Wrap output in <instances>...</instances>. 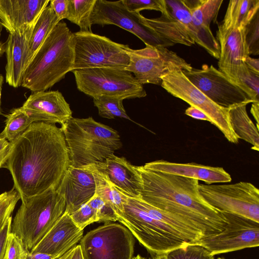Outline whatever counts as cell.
<instances>
[{"instance_id": "obj_29", "label": "cell", "mask_w": 259, "mask_h": 259, "mask_svg": "<svg viewBox=\"0 0 259 259\" xmlns=\"http://www.w3.org/2000/svg\"><path fill=\"white\" fill-rule=\"evenodd\" d=\"M88 166L94 175L96 185L95 193L111 205L115 214L121 212L123 209L122 194L94 164Z\"/></svg>"}, {"instance_id": "obj_10", "label": "cell", "mask_w": 259, "mask_h": 259, "mask_svg": "<svg viewBox=\"0 0 259 259\" xmlns=\"http://www.w3.org/2000/svg\"><path fill=\"white\" fill-rule=\"evenodd\" d=\"M135 242L126 227L110 222L88 232L79 245L83 259H132Z\"/></svg>"}, {"instance_id": "obj_41", "label": "cell", "mask_w": 259, "mask_h": 259, "mask_svg": "<svg viewBox=\"0 0 259 259\" xmlns=\"http://www.w3.org/2000/svg\"><path fill=\"white\" fill-rule=\"evenodd\" d=\"M28 251L22 240L11 232L8 236L4 259H25Z\"/></svg>"}, {"instance_id": "obj_9", "label": "cell", "mask_w": 259, "mask_h": 259, "mask_svg": "<svg viewBox=\"0 0 259 259\" xmlns=\"http://www.w3.org/2000/svg\"><path fill=\"white\" fill-rule=\"evenodd\" d=\"M74 63L73 70L95 68L125 69L130 58L124 45L92 32L73 33Z\"/></svg>"}, {"instance_id": "obj_51", "label": "cell", "mask_w": 259, "mask_h": 259, "mask_svg": "<svg viewBox=\"0 0 259 259\" xmlns=\"http://www.w3.org/2000/svg\"><path fill=\"white\" fill-rule=\"evenodd\" d=\"M148 259H166V254L154 255L151 258Z\"/></svg>"}, {"instance_id": "obj_53", "label": "cell", "mask_w": 259, "mask_h": 259, "mask_svg": "<svg viewBox=\"0 0 259 259\" xmlns=\"http://www.w3.org/2000/svg\"><path fill=\"white\" fill-rule=\"evenodd\" d=\"M132 259H148V258L144 257L140 254H138L136 256L133 257Z\"/></svg>"}, {"instance_id": "obj_21", "label": "cell", "mask_w": 259, "mask_h": 259, "mask_svg": "<svg viewBox=\"0 0 259 259\" xmlns=\"http://www.w3.org/2000/svg\"><path fill=\"white\" fill-rule=\"evenodd\" d=\"M50 0H0V22L9 33L34 25Z\"/></svg>"}, {"instance_id": "obj_34", "label": "cell", "mask_w": 259, "mask_h": 259, "mask_svg": "<svg viewBox=\"0 0 259 259\" xmlns=\"http://www.w3.org/2000/svg\"><path fill=\"white\" fill-rule=\"evenodd\" d=\"M123 101L122 99L107 96L93 99L94 106L97 108L100 116L108 119L120 117L131 120L126 113Z\"/></svg>"}, {"instance_id": "obj_3", "label": "cell", "mask_w": 259, "mask_h": 259, "mask_svg": "<svg viewBox=\"0 0 259 259\" xmlns=\"http://www.w3.org/2000/svg\"><path fill=\"white\" fill-rule=\"evenodd\" d=\"M74 63V34L61 21L26 68L21 87L32 92L47 91L72 71Z\"/></svg>"}, {"instance_id": "obj_2", "label": "cell", "mask_w": 259, "mask_h": 259, "mask_svg": "<svg viewBox=\"0 0 259 259\" xmlns=\"http://www.w3.org/2000/svg\"><path fill=\"white\" fill-rule=\"evenodd\" d=\"M141 187L140 198L164 211L188 222L204 237L223 231L227 221L223 212L208 203L200 194L199 181L155 171L137 166Z\"/></svg>"}, {"instance_id": "obj_12", "label": "cell", "mask_w": 259, "mask_h": 259, "mask_svg": "<svg viewBox=\"0 0 259 259\" xmlns=\"http://www.w3.org/2000/svg\"><path fill=\"white\" fill-rule=\"evenodd\" d=\"M161 86L175 97L203 112L229 142L238 143L239 138L229 122L228 108L220 107L211 101L188 79L182 70L175 71L164 76Z\"/></svg>"}, {"instance_id": "obj_18", "label": "cell", "mask_w": 259, "mask_h": 259, "mask_svg": "<svg viewBox=\"0 0 259 259\" xmlns=\"http://www.w3.org/2000/svg\"><path fill=\"white\" fill-rule=\"evenodd\" d=\"M83 230L77 227L66 212L57 220L31 253H44L59 258L76 245L83 237Z\"/></svg>"}, {"instance_id": "obj_31", "label": "cell", "mask_w": 259, "mask_h": 259, "mask_svg": "<svg viewBox=\"0 0 259 259\" xmlns=\"http://www.w3.org/2000/svg\"><path fill=\"white\" fill-rule=\"evenodd\" d=\"M253 101L259 102V73L249 69L245 63L236 67L229 78Z\"/></svg>"}, {"instance_id": "obj_24", "label": "cell", "mask_w": 259, "mask_h": 259, "mask_svg": "<svg viewBox=\"0 0 259 259\" xmlns=\"http://www.w3.org/2000/svg\"><path fill=\"white\" fill-rule=\"evenodd\" d=\"M150 170L202 181L207 185L230 182L232 178L223 167L195 163H179L157 160L144 165Z\"/></svg>"}, {"instance_id": "obj_26", "label": "cell", "mask_w": 259, "mask_h": 259, "mask_svg": "<svg viewBox=\"0 0 259 259\" xmlns=\"http://www.w3.org/2000/svg\"><path fill=\"white\" fill-rule=\"evenodd\" d=\"M249 102L234 105L228 108L231 126L239 138L252 145L251 149L259 150L258 129L249 117L246 106Z\"/></svg>"}, {"instance_id": "obj_1", "label": "cell", "mask_w": 259, "mask_h": 259, "mask_svg": "<svg viewBox=\"0 0 259 259\" xmlns=\"http://www.w3.org/2000/svg\"><path fill=\"white\" fill-rule=\"evenodd\" d=\"M70 165L61 128L55 124L33 122L11 143L4 167L10 172L21 201L56 189Z\"/></svg>"}, {"instance_id": "obj_54", "label": "cell", "mask_w": 259, "mask_h": 259, "mask_svg": "<svg viewBox=\"0 0 259 259\" xmlns=\"http://www.w3.org/2000/svg\"><path fill=\"white\" fill-rule=\"evenodd\" d=\"M3 26L0 22V39H1V32H2V29H3ZM2 42V41H1L0 40V43Z\"/></svg>"}, {"instance_id": "obj_40", "label": "cell", "mask_w": 259, "mask_h": 259, "mask_svg": "<svg viewBox=\"0 0 259 259\" xmlns=\"http://www.w3.org/2000/svg\"><path fill=\"white\" fill-rule=\"evenodd\" d=\"M121 2L129 11L137 13L144 10H155L161 13L165 10L164 0H122Z\"/></svg>"}, {"instance_id": "obj_22", "label": "cell", "mask_w": 259, "mask_h": 259, "mask_svg": "<svg viewBox=\"0 0 259 259\" xmlns=\"http://www.w3.org/2000/svg\"><path fill=\"white\" fill-rule=\"evenodd\" d=\"M217 40L220 46L219 70L229 79L237 66L249 56L244 29L224 28L218 26Z\"/></svg>"}, {"instance_id": "obj_42", "label": "cell", "mask_w": 259, "mask_h": 259, "mask_svg": "<svg viewBox=\"0 0 259 259\" xmlns=\"http://www.w3.org/2000/svg\"><path fill=\"white\" fill-rule=\"evenodd\" d=\"M49 5L61 21L68 15V0H51Z\"/></svg>"}, {"instance_id": "obj_47", "label": "cell", "mask_w": 259, "mask_h": 259, "mask_svg": "<svg viewBox=\"0 0 259 259\" xmlns=\"http://www.w3.org/2000/svg\"><path fill=\"white\" fill-rule=\"evenodd\" d=\"M66 254L59 258H55L51 255L46 253L40 252L31 253L28 251L25 259H64Z\"/></svg>"}, {"instance_id": "obj_20", "label": "cell", "mask_w": 259, "mask_h": 259, "mask_svg": "<svg viewBox=\"0 0 259 259\" xmlns=\"http://www.w3.org/2000/svg\"><path fill=\"white\" fill-rule=\"evenodd\" d=\"M35 25L9 33L5 41V80L14 88L21 86L28 45Z\"/></svg>"}, {"instance_id": "obj_44", "label": "cell", "mask_w": 259, "mask_h": 259, "mask_svg": "<svg viewBox=\"0 0 259 259\" xmlns=\"http://www.w3.org/2000/svg\"><path fill=\"white\" fill-rule=\"evenodd\" d=\"M11 148L10 143L0 134V168L4 167Z\"/></svg>"}, {"instance_id": "obj_15", "label": "cell", "mask_w": 259, "mask_h": 259, "mask_svg": "<svg viewBox=\"0 0 259 259\" xmlns=\"http://www.w3.org/2000/svg\"><path fill=\"white\" fill-rule=\"evenodd\" d=\"M188 79L211 101L225 108L253 101L238 86L213 65L204 64L201 69L182 70Z\"/></svg>"}, {"instance_id": "obj_11", "label": "cell", "mask_w": 259, "mask_h": 259, "mask_svg": "<svg viewBox=\"0 0 259 259\" xmlns=\"http://www.w3.org/2000/svg\"><path fill=\"white\" fill-rule=\"evenodd\" d=\"M199 191L208 203L220 211L259 222V190L251 183L199 184Z\"/></svg>"}, {"instance_id": "obj_45", "label": "cell", "mask_w": 259, "mask_h": 259, "mask_svg": "<svg viewBox=\"0 0 259 259\" xmlns=\"http://www.w3.org/2000/svg\"><path fill=\"white\" fill-rule=\"evenodd\" d=\"M185 114L194 119L207 121L211 123L209 118L201 110L193 106H190L185 111Z\"/></svg>"}, {"instance_id": "obj_49", "label": "cell", "mask_w": 259, "mask_h": 259, "mask_svg": "<svg viewBox=\"0 0 259 259\" xmlns=\"http://www.w3.org/2000/svg\"><path fill=\"white\" fill-rule=\"evenodd\" d=\"M259 102L252 103L250 112L256 120V127L258 129Z\"/></svg>"}, {"instance_id": "obj_55", "label": "cell", "mask_w": 259, "mask_h": 259, "mask_svg": "<svg viewBox=\"0 0 259 259\" xmlns=\"http://www.w3.org/2000/svg\"><path fill=\"white\" fill-rule=\"evenodd\" d=\"M217 259H225L224 257H218Z\"/></svg>"}, {"instance_id": "obj_37", "label": "cell", "mask_w": 259, "mask_h": 259, "mask_svg": "<svg viewBox=\"0 0 259 259\" xmlns=\"http://www.w3.org/2000/svg\"><path fill=\"white\" fill-rule=\"evenodd\" d=\"M249 55L259 54V11L244 28Z\"/></svg>"}, {"instance_id": "obj_52", "label": "cell", "mask_w": 259, "mask_h": 259, "mask_svg": "<svg viewBox=\"0 0 259 259\" xmlns=\"http://www.w3.org/2000/svg\"><path fill=\"white\" fill-rule=\"evenodd\" d=\"M5 52V42L0 43V57H1Z\"/></svg>"}, {"instance_id": "obj_50", "label": "cell", "mask_w": 259, "mask_h": 259, "mask_svg": "<svg viewBox=\"0 0 259 259\" xmlns=\"http://www.w3.org/2000/svg\"><path fill=\"white\" fill-rule=\"evenodd\" d=\"M4 82V77L3 75L0 73V115H3L1 105H2V89L3 86Z\"/></svg>"}, {"instance_id": "obj_38", "label": "cell", "mask_w": 259, "mask_h": 259, "mask_svg": "<svg viewBox=\"0 0 259 259\" xmlns=\"http://www.w3.org/2000/svg\"><path fill=\"white\" fill-rule=\"evenodd\" d=\"M88 203L96 211L98 222L106 223L117 221V217L111 205L96 193Z\"/></svg>"}, {"instance_id": "obj_19", "label": "cell", "mask_w": 259, "mask_h": 259, "mask_svg": "<svg viewBox=\"0 0 259 259\" xmlns=\"http://www.w3.org/2000/svg\"><path fill=\"white\" fill-rule=\"evenodd\" d=\"M191 13L193 24L197 30L198 45L211 56L219 59L220 46L210 28L215 20L223 0H182Z\"/></svg>"}, {"instance_id": "obj_23", "label": "cell", "mask_w": 259, "mask_h": 259, "mask_svg": "<svg viewBox=\"0 0 259 259\" xmlns=\"http://www.w3.org/2000/svg\"><path fill=\"white\" fill-rule=\"evenodd\" d=\"M103 172L109 182L120 192L133 198H140L141 181L137 166L124 157L113 154L103 162L94 164Z\"/></svg>"}, {"instance_id": "obj_16", "label": "cell", "mask_w": 259, "mask_h": 259, "mask_svg": "<svg viewBox=\"0 0 259 259\" xmlns=\"http://www.w3.org/2000/svg\"><path fill=\"white\" fill-rule=\"evenodd\" d=\"M22 107L34 122L62 125L72 117L69 104L58 90L32 92Z\"/></svg>"}, {"instance_id": "obj_30", "label": "cell", "mask_w": 259, "mask_h": 259, "mask_svg": "<svg viewBox=\"0 0 259 259\" xmlns=\"http://www.w3.org/2000/svg\"><path fill=\"white\" fill-rule=\"evenodd\" d=\"M96 0H68L66 19L77 25L81 32H92L91 15Z\"/></svg>"}, {"instance_id": "obj_33", "label": "cell", "mask_w": 259, "mask_h": 259, "mask_svg": "<svg viewBox=\"0 0 259 259\" xmlns=\"http://www.w3.org/2000/svg\"><path fill=\"white\" fill-rule=\"evenodd\" d=\"M165 11L172 18L183 24L190 33L195 43L198 44L197 30L193 24L190 12L182 0H164Z\"/></svg>"}, {"instance_id": "obj_35", "label": "cell", "mask_w": 259, "mask_h": 259, "mask_svg": "<svg viewBox=\"0 0 259 259\" xmlns=\"http://www.w3.org/2000/svg\"><path fill=\"white\" fill-rule=\"evenodd\" d=\"M166 259H214L209 252L198 243H189L166 253Z\"/></svg>"}, {"instance_id": "obj_17", "label": "cell", "mask_w": 259, "mask_h": 259, "mask_svg": "<svg viewBox=\"0 0 259 259\" xmlns=\"http://www.w3.org/2000/svg\"><path fill=\"white\" fill-rule=\"evenodd\" d=\"M56 190L65 198V211L69 214L87 203L96 192L94 175L89 166L76 168L70 165Z\"/></svg>"}, {"instance_id": "obj_36", "label": "cell", "mask_w": 259, "mask_h": 259, "mask_svg": "<svg viewBox=\"0 0 259 259\" xmlns=\"http://www.w3.org/2000/svg\"><path fill=\"white\" fill-rule=\"evenodd\" d=\"M20 199V194L14 187L0 194V230L12 217L11 214Z\"/></svg>"}, {"instance_id": "obj_14", "label": "cell", "mask_w": 259, "mask_h": 259, "mask_svg": "<svg viewBox=\"0 0 259 259\" xmlns=\"http://www.w3.org/2000/svg\"><path fill=\"white\" fill-rule=\"evenodd\" d=\"M227 221L219 233L201 238L196 243L213 256L259 245V222L239 215L223 212Z\"/></svg>"}, {"instance_id": "obj_8", "label": "cell", "mask_w": 259, "mask_h": 259, "mask_svg": "<svg viewBox=\"0 0 259 259\" xmlns=\"http://www.w3.org/2000/svg\"><path fill=\"white\" fill-rule=\"evenodd\" d=\"M124 49L130 58L128 65L124 69L133 73L142 85H161L164 76L177 70L193 69L190 64L164 47L146 46L134 50L124 45Z\"/></svg>"}, {"instance_id": "obj_4", "label": "cell", "mask_w": 259, "mask_h": 259, "mask_svg": "<svg viewBox=\"0 0 259 259\" xmlns=\"http://www.w3.org/2000/svg\"><path fill=\"white\" fill-rule=\"evenodd\" d=\"M60 128L65 137L70 165L74 167L103 162L122 145L116 131L92 117H72Z\"/></svg>"}, {"instance_id": "obj_6", "label": "cell", "mask_w": 259, "mask_h": 259, "mask_svg": "<svg viewBox=\"0 0 259 259\" xmlns=\"http://www.w3.org/2000/svg\"><path fill=\"white\" fill-rule=\"evenodd\" d=\"M120 193L123 209L116 214L117 221L153 255L166 254L175 248L192 243L177 229L150 215L140 206L136 198Z\"/></svg>"}, {"instance_id": "obj_27", "label": "cell", "mask_w": 259, "mask_h": 259, "mask_svg": "<svg viewBox=\"0 0 259 259\" xmlns=\"http://www.w3.org/2000/svg\"><path fill=\"white\" fill-rule=\"evenodd\" d=\"M259 11V0H231L222 24L224 28L243 29Z\"/></svg>"}, {"instance_id": "obj_43", "label": "cell", "mask_w": 259, "mask_h": 259, "mask_svg": "<svg viewBox=\"0 0 259 259\" xmlns=\"http://www.w3.org/2000/svg\"><path fill=\"white\" fill-rule=\"evenodd\" d=\"M12 222L11 217L0 230V259H4L5 257L8 236L11 232Z\"/></svg>"}, {"instance_id": "obj_5", "label": "cell", "mask_w": 259, "mask_h": 259, "mask_svg": "<svg viewBox=\"0 0 259 259\" xmlns=\"http://www.w3.org/2000/svg\"><path fill=\"white\" fill-rule=\"evenodd\" d=\"M65 200L55 189L22 201L11 225V232L32 250L64 213Z\"/></svg>"}, {"instance_id": "obj_48", "label": "cell", "mask_w": 259, "mask_h": 259, "mask_svg": "<svg viewBox=\"0 0 259 259\" xmlns=\"http://www.w3.org/2000/svg\"><path fill=\"white\" fill-rule=\"evenodd\" d=\"M247 67L252 71L259 73V60L248 56L244 61Z\"/></svg>"}, {"instance_id": "obj_46", "label": "cell", "mask_w": 259, "mask_h": 259, "mask_svg": "<svg viewBox=\"0 0 259 259\" xmlns=\"http://www.w3.org/2000/svg\"><path fill=\"white\" fill-rule=\"evenodd\" d=\"M64 259H83L80 245H77L68 251Z\"/></svg>"}, {"instance_id": "obj_28", "label": "cell", "mask_w": 259, "mask_h": 259, "mask_svg": "<svg viewBox=\"0 0 259 259\" xmlns=\"http://www.w3.org/2000/svg\"><path fill=\"white\" fill-rule=\"evenodd\" d=\"M59 22L60 21L48 5L40 14L34 27L28 45L25 70L50 33Z\"/></svg>"}, {"instance_id": "obj_13", "label": "cell", "mask_w": 259, "mask_h": 259, "mask_svg": "<svg viewBox=\"0 0 259 259\" xmlns=\"http://www.w3.org/2000/svg\"><path fill=\"white\" fill-rule=\"evenodd\" d=\"M93 24L114 25L139 38L146 46L167 47L174 45L147 25L143 16L129 11L121 1L96 0L92 15Z\"/></svg>"}, {"instance_id": "obj_39", "label": "cell", "mask_w": 259, "mask_h": 259, "mask_svg": "<svg viewBox=\"0 0 259 259\" xmlns=\"http://www.w3.org/2000/svg\"><path fill=\"white\" fill-rule=\"evenodd\" d=\"M69 215L75 225L81 230L91 224L98 222L96 211L88 202Z\"/></svg>"}, {"instance_id": "obj_32", "label": "cell", "mask_w": 259, "mask_h": 259, "mask_svg": "<svg viewBox=\"0 0 259 259\" xmlns=\"http://www.w3.org/2000/svg\"><path fill=\"white\" fill-rule=\"evenodd\" d=\"M6 125L1 133L10 142L14 141L34 122L22 107L12 109L7 115Z\"/></svg>"}, {"instance_id": "obj_25", "label": "cell", "mask_w": 259, "mask_h": 259, "mask_svg": "<svg viewBox=\"0 0 259 259\" xmlns=\"http://www.w3.org/2000/svg\"><path fill=\"white\" fill-rule=\"evenodd\" d=\"M143 20L158 34L175 44L191 46L195 44L184 25L172 18L165 10L159 17L149 19L143 16Z\"/></svg>"}, {"instance_id": "obj_7", "label": "cell", "mask_w": 259, "mask_h": 259, "mask_svg": "<svg viewBox=\"0 0 259 259\" xmlns=\"http://www.w3.org/2000/svg\"><path fill=\"white\" fill-rule=\"evenodd\" d=\"M72 72L77 89L93 99L107 96L124 100L147 96L143 85L124 69L95 68Z\"/></svg>"}]
</instances>
